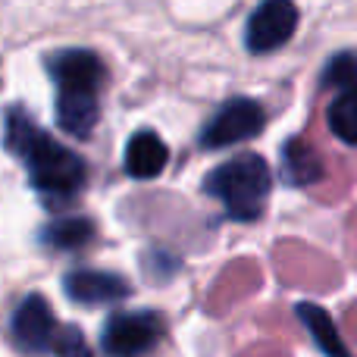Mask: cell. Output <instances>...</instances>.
Masks as SVG:
<instances>
[{"mask_svg":"<svg viewBox=\"0 0 357 357\" xmlns=\"http://www.w3.org/2000/svg\"><path fill=\"white\" fill-rule=\"evenodd\" d=\"M6 148L13 157L25 163L35 185L41 195L47 197H73L82 191L88 176V167L79 154L63 148L60 142L41 132L35 119L25 110H10L6 113Z\"/></svg>","mask_w":357,"mask_h":357,"instance_id":"cell-1","label":"cell"},{"mask_svg":"<svg viewBox=\"0 0 357 357\" xmlns=\"http://www.w3.org/2000/svg\"><path fill=\"white\" fill-rule=\"evenodd\" d=\"M204 188L226 207V213L232 220L251 222V220H260V213H264L266 197H270V188H273V176L264 157L238 154L232 160L220 163L216 169H210Z\"/></svg>","mask_w":357,"mask_h":357,"instance_id":"cell-2","label":"cell"},{"mask_svg":"<svg viewBox=\"0 0 357 357\" xmlns=\"http://www.w3.org/2000/svg\"><path fill=\"white\" fill-rule=\"evenodd\" d=\"M163 326L157 310H123L104 323L100 345L110 357H144L163 339Z\"/></svg>","mask_w":357,"mask_h":357,"instance_id":"cell-3","label":"cell"},{"mask_svg":"<svg viewBox=\"0 0 357 357\" xmlns=\"http://www.w3.org/2000/svg\"><path fill=\"white\" fill-rule=\"evenodd\" d=\"M264 126H266V113L257 100L232 98L220 107V113L201 132V144L204 148H229V144H238L260 135Z\"/></svg>","mask_w":357,"mask_h":357,"instance_id":"cell-4","label":"cell"},{"mask_svg":"<svg viewBox=\"0 0 357 357\" xmlns=\"http://www.w3.org/2000/svg\"><path fill=\"white\" fill-rule=\"evenodd\" d=\"M298 29V10L289 0H266L251 13L245 29V44L251 54H270L282 47Z\"/></svg>","mask_w":357,"mask_h":357,"instance_id":"cell-5","label":"cell"},{"mask_svg":"<svg viewBox=\"0 0 357 357\" xmlns=\"http://www.w3.org/2000/svg\"><path fill=\"white\" fill-rule=\"evenodd\" d=\"M60 333L50 304L41 295H29L13 314V339L25 348V351H47L54 348V339Z\"/></svg>","mask_w":357,"mask_h":357,"instance_id":"cell-6","label":"cell"},{"mask_svg":"<svg viewBox=\"0 0 357 357\" xmlns=\"http://www.w3.org/2000/svg\"><path fill=\"white\" fill-rule=\"evenodd\" d=\"M47 73L54 79L56 91H69V88H88L98 91L104 82V63L91 54V50H60L47 60Z\"/></svg>","mask_w":357,"mask_h":357,"instance_id":"cell-7","label":"cell"},{"mask_svg":"<svg viewBox=\"0 0 357 357\" xmlns=\"http://www.w3.org/2000/svg\"><path fill=\"white\" fill-rule=\"evenodd\" d=\"M63 289L79 304H110V301H119V298H129V291H132L126 279H119L116 273H104V270L66 273Z\"/></svg>","mask_w":357,"mask_h":357,"instance_id":"cell-8","label":"cell"},{"mask_svg":"<svg viewBox=\"0 0 357 357\" xmlns=\"http://www.w3.org/2000/svg\"><path fill=\"white\" fill-rule=\"evenodd\" d=\"M100 119L98 91L88 88H69V91H56V123L63 132L73 138H88Z\"/></svg>","mask_w":357,"mask_h":357,"instance_id":"cell-9","label":"cell"},{"mask_svg":"<svg viewBox=\"0 0 357 357\" xmlns=\"http://www.w3.org/2000/svg\"><path fill=\"white\" fill-rule=\"evenodd\" d=\"M169 151L157 132H135L126 144V173L132 178H154L167 169Z\"/></svg>","mask_w":357,"mask_h":357,"instance_id":"cell-10","label":"cell"},{"mask_svg":"<svg viewBox=\"0 0 357 357\" xmlns=\"http://www.w3.org/2000/svg\"><path fill=\"white\" fill-rule=\"evenodd\" d=\"M298 317H301V323L307 326V333L314 335V342L320 345V351L326 354V357H351L348 345L342 342L339 329H335L333 317H329L326 310L320 307V304L301 301V304H298Z\"/></svg>","mask_w":357,"mask_h":357,"instance_id":"cell-11","label":"cell"},{"mask_svg":"<svg viewBox=\"0 0 357 357\" xmlns=\"http://www.w3.org/2000/svg\"><path fill=\"white\" fill-rule=\"evenodd\" d=\"M282 176L291 185H310L323 178V160L317 157V151L301 138H291L282 148Z\"/></svg>","mask_w":357,"mask_h":357,"instance_id":"cell-12","label":"cell"},{"mask_svg":"<svg viewBox=\"0 0 357 357\" xmlns=\"http://www.w3.org/2000/svg\"><path fill=\"white\" fill-rule=\"evenodd\" d=\"M326 123L339 142L357 144V79L339 85V94L326 110Z\"/></svg>","mask_w":357,"mask_h":357,"instance_id":"cell-13","label":"cell"},{"mask_svg":"<svg viewBox=\"0 0 357 357\" xmlns=\"http://www.w3.org/2000/svg\"><path fill=\"white\" fill-rule=\"evenodd\" d=\"M44 245L56 248V251H75V248L88 245L94 238V222L85 216H66V220H56L44 229Z\"/></svg>","mask_w":357,"mask_h":357,"instance_id":"cell-14","label":"cell"},{"mask_svg":"<svg viewBox=\"0 0 357 357\" xmlns=\"http://www.w3.org/2000/svg\"><path fill=\"white\" fill-rule=\"evenodd\" d=\"M50 351H54L56 357H94L88 339L82 335V329H75V326H60V333H56Z\"/></svg>","mask_w":357,"mask_h":357,"instance_id":"cell-15","label":"cell"}]
</instances>
